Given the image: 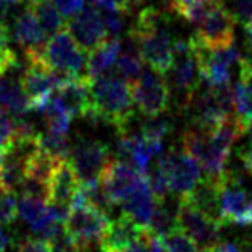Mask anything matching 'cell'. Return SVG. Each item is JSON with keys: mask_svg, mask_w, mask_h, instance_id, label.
<instances>
[{"mask_svg": "<svg viewBox=\"0 0 252 252\" xmlns=\"http://www.w3.org/2000/svg\"><path fill=\"white\" fill-rule=\"evenodd\" d=\"M130 39L137 44L141 57L151 69L167 74L174 63L177 39L164 11L155 7H145L130 29Z\"/></svg>", "mask_w": 252, "mask_h": 252, "instance_id": "cell-1", "label": "cell"}, {"mask_svg": "<svg viewBox=\"0 0 252 252\" xmlns=\"http://www.w3.org/2000/svg\"><path fill=\"white\" fill-rule=\"evenodd\" d=\"M132 84L118 72L92 79V113L89 118L113 124L116 130L126 132L133 119Z\"/></svg>", "mask_w": 252, "mask_h": 252, "instance_id": "cell-2", "label": "cell"}, {"mask_svg": "<svg viewBox=\"0 0 252 252\" xmlns=\"http://www.w3.org/2000/svg\"><path fill=\"white\" fill-rule=\"evenodd\" d=\"M182 108L193 127L212 130L235 111V90L230 84L211 85L201 81Z\"/></svg>", "mask_w": 252, "mask_h": 252, "instance_id": "cell-3", "label": "cell"}, {"mask_svg": "<svg viewBox=\"0 0 252 252\" xmlns=\"http://www.w3.org/2000/svg\"><path fill=\"white\" fill-rule=\"evenodd\" d=\"M87 55L89 53L77 44L66 28L50 37L40 58L55 71L64 72L71 77H81L87 76L82 74V71L87 66Z\"/></svg>", "mask_w": 252, "mask_h": 252, "instance_id": "cell-4", "label": "cell"}, {"mask_svg": "<svg viewBox=\"0 0 252 252\" xmlns=\"http://www.w3.org/2000/svg\"><path fill=\"white\" fill-rule=\"evenodd\" d=\"M135 106L146 118H159L167 111L170 101V85L164 74L148 69L132 84Z\"/></svg>", "mask_w": 252, "mask_h": 252, "instance_id": "cell-5", "label": "cell"}, {"mask_svg": "<svg viewBox=\"0 0 252 252\" xmlns=\"http://www.w3.org/2000/svg\"><path fill=\"white\" fill-rule=\"evenodd\" d=\"M159 161H161L165 175H167L170 194H175L178 198L188 196L202 178L201 165L183 148H172L165 155L162 153L159 156Z\"/></svg>", "mask_w": 252, "mask_h": 252, "instance_id": "cell-6", "label": "cell"}, {"mask_svg": "<svg viewBox=\"0 0 252 252\" xmlns=\"http://www.w3.org/2000/svg\"><path fill=\"white\" fill-rule=\"evenodd\" d=\"M169 85L177 95L183 96L182 106L188 100V96L193 94V90L201 82L198 63L191 47V42L177 39L174 50V63L169 69Z\"/></svg>", "mask_w": 252, "mask_h": 252, "instance_id": "cell-7", "label": "cell"}, {"mask_svg": "<svg viewBox=\"0 0 252 252\" xmlns=\"http://www.w3.org/2000/svg\"><path fill=\"white\" fill-rule=\"evenodd\" d=\"M220 217L223 225H252V201L241 187V177L228 170L222 183Z\"/></svg>", "mask_w": 252, "mask_h": 252, "instance_id": "cell-8", "label": "cell"}, {"mask_svg": "<svg viewBox=\"0 0 252 252\" xmlns=\"http://www.w3.org/2000/svg\"><path fill=\"white\" fill-rule=\"evenodd\" d=\"M108 225V214L89 204L72 207L64 223L67 233L76 239L82 249H89L92 244L100 241Z\"/></svg>", "mask_w": 252, "mask_h": 252, "instance_id": "cell-9", "label": "cell"}, {"mask_svg": "<svg viewBox=\"0 0 252 252\" xmlns=\"http://www.w3.org/2000/svg\"><path fill=\"white\" fill-rule=\"evenodd\" d=\"M178 226L191 236L201 251H209L220 243L222 222L211 219L187 199L178 201Z\"/></svg>", "mask_w": 252, "mask_h": 252, "instance_id": "cell-10", "label": "cell"}, {"mask_svg": "<svg viewBox=\"0 0 252 252\" xmlns=\"http://www.w3.org/2000/svg\"><path fill=\"white\" fill-rule=\"evenodd\" d=\"M236 21L233 11L226 8L223 2H220L198 26L194 37L209 48L231 45L235 40Z\"/></svg>", "mask_w": 252, "mask_h": 252, "instance_id": "cell-11", "label": "cell"}, {"mask_svg": "<svg viewBox=\"0 0 252 252\" xmlns=\"http://www.w3.org/2000/svg\"><path fill=\"white\" fill-rule=\"evenodd\" d=\"M143 174L133 167V165L127 164L121 159H109L108 164L100 174V183L104 188V191L109 196L114 204H122L138 183L143 180Z\"/></svg>", "mask_w": 252, "mask_h": 252, "instance_id": "cell-12", "label": "cell"}, {"mask_svg": "<svg viewBox=\"0 0 252 252\" xmlns=\"http://www.w3.org/2000/svg\"><path fill=\"white\" fill-rule=\"evenodd\" d=\"M69 161L82 182L98 180L101 170L109 161V150L98 140L82 138L76 146H72Z\"/></svg>", "mask_w": 252, "mask_h": 252, "instance_id": "cell-13", "label": "cell"}, {"mask_svg": "<svg viewBox=\"0 0 252 252\" xmlns=\"http://www.w3.org/2000/svg\"><path fill=\"white\" fill-rule=\"evenodd\" d=\"M67 31L87 53L103 44L109 35L103 15L94 5L84 7L82 11H79L76 16H72V20L67 24Z\"/></svg>", "mask_w": 252, "mask_h": 252, "instance_id": "cell-14", "label": "cell"}, {"mask_svg": "<svg viewBox=\"0 0 252 252\" xmlns=\"http://www.w3.org/2000/svg\"><path fill=\"white\" fill-rule=\"evenodd\" d=\"M81 177L69 159H61L50 178V183H48V191H50L48 202L71 211L79 189H81Z\"/></svg>", "mask_w": 252, "mask_h": 252, "instance_id": "cell-15", "label": "cell"}, {"mask_svg": "<svg viewBox=\"0 0 252 252\" xmlns=\"http://www.w3.org/2000/svg\"><path fill=\"white\" fill-rule=\"evenodd\" d=\"M146 233H148V228L137 223L128 215L122 214L121 217L109 222L106 231L98 241V246L101 252H121L140 241Z\"/></svg>", "mask_w": 252, "mask_h": 252, "instance_id": "cell-16", "label": "cell"}, {"mask_svg": "<svg viewBox=\"0 0 252 252\" xmlns=\"http://www.w3.org/2000/svg\"><path fill=\"white\" fill-rule=\"evenodd\" d=\"M58 101L72 118H89L92 113V79L74 77L57 90Z\"/></svg>", "mask_w": 252, "mask_h": 252, "instance_id": "cell-17", "label": "cell"}, {"mask_svg": "<svg viewBox=\"0 0 252 252\" xmlns=\"http://www.w3.org/2000/svg\"><path fill=\"white\" fill-rule=\"evenodd\" d=\"M13 37L26 55H42L47 44V34L29 7L18 13L13 21Z\"/></svg>", "mask_w": 252, "mask_h": 252, "instance_id": "cell-18", "label": "cell"}, {"mask_svg": "<svg viewBox=\"0 0 252 252\" xmlns=\"http://www.w3.org/2000/svg\"><path fill=\"white\" fill-rule=\"evenodd\" d=\"M156 196L151 191V188L148 185V180L143 177V180L138 183V187L128 194V198L122 202V214L128 215L130 219H133L135 222L140 223L141 226L148 228L156 209Z\"/></svg>", "mask_w": 252, "mask_h": 252, "instance_id": "cell-19", "label": "cell"}, {"mask_svg": "<svg viewBox=\"0 0 252 252\" xmlns=\"http://www.w3.org/2000/svg\"><path fill=\"white\" fill-rule=\"evenodd\" d=\"M222 183H223V178L222 180H215V178L204 175L199 180L198 185L194 187L193 191L182 199H187L188 202H191L194 207H198L201 212H204L211 219H215V220H219V222H222V217H220Z\"/></svg>", "mask_w": 252, "mask_h": 252, "instance_id": "cell-20", "label": "cell"}, {"mask_svg": "<svg viewBox=\"0 0 252 252\" xmlns=\"http://www.w3.org/2000/svg\"><path fill=\"white\" fill-rule=\"evenodd\" d=\"M13 72L10 71L0 76V108L18 118L31 111V100L23 89L21 74L15 77Z\"/></svg>", "mask_w": 252, "mask_h": 252, "instance_id": "cell-21", "label": "cell"}, {"mask_svg": "<svg viewBox=\"0 0 252 252\" xmlns=\"http://www.w3.org/2000/svg\"><path fill=\"white\" fill-rule=\"evenodd\" d=\"M121 50L122 42L119 40V37H108L103 44H100L87 55L85 74L90 79H96L111 72V69L118 63Z\"/></svg>", "mask_w": 252, "mask_h": 252, "instance_id": "cell-22", "label": "cell"}, {"mask_svg": "<svg viewBox=\"0 0 252 252\" xmlns=\"http://www.w3.org/2000/svg\"><path fill=\"white\" fill-rule=\"evenodd\" d=\"M29 8L37 18L47 37H53L55 34L67 28L64 16L61 15V11L53 3V0H34V2H29Z\"/></svg>", "mask_w": 252, "mask_h": 252, "instance_id": "cell-23", "label": "cell"}, {"mask_svg": "<svg viewBox=\"0 0 252 252\" xmlns=\"http://www.w3.org/2000/svg\"><path fill=\"white\" fill-rule=\"evenodd\" d=\"M116 69H118L116 72H118L119 76H122L130 84H133L145 72V60L141 57L138 47L133 40L130 45H127V47L122 45L118 63H116Z\"/></svg>", "mask_w": 252, "mask_h": 252, "instance_id": "cell-24", "label": "cell"}, {"mask_svg": "<svg viewBox=\"0 0 252 252\" xmlns=\"http://www.w3.org/2000/svg\"><path fill=\"white\" fill-rule=\"evenodd\" d=\"M60 161L61 159L53 158L44 150L37 148L26 159V178L42 183H50V178Z\"/></svg>", "mask_w": 252, "mask_h": 252, "instance_id": "cell-25", "label": "cell"}, {"mask_svg": "<svg viewBox=\"0 0 252 252\" xmlns=\"http://www.w3.org/2000/svg\"><path fill=\"white\" fill-rule=\"evenodd\" d=\"M177 228H180L178 226V204L175 207H172L167 202V198L158 199L148 230L162 238Z\"/></svg>", "mask_w": 252, "mask_h": 252, "instance_id": "cell-26", "label": "cell"}, {"mask_svg": "<svg viewBox=\"0 0 252 252\" xmlns=\"http://www.w3.org/2000/svg\"><path fill=\"white\" fill-rule=\"evenodd\" d=\"M39 113L44 116L47 130L67 133V128H69V126H71L72 116L63 108V104L58 101L57 96H52L50 100L42 106V109Z\"/></svg>", "mask_w": 252, "mask_h": 252, "instance_id": "cell-27", "label": "cell"}, {"mask_svg": "<svg viewBox=\"0 0 252 252\" xmlns=\"http://www.w3.org/2000/svg\"><path fill=\"white\" fill-rule=\"evenodd\" d=\"M39 148L57 159H69L72 146L66 133L52 132L45 128L39 133Z\"/></svg>", "mask_w": 252, "mask_h": 252, "instance_id": "cell-28", "label": "cell"}, {"mask_svg": "<svg viewBox=\"0 0 252 252\" xmlns=\"http://www.w3.org/2000/svg\"><path fill=\"white\" fill-rule=\"evenodd\" d=\"M161 238V236H159ZM167 252H202L198 243L185 233L182 228L170 231L169 235L161 238Z\"/></svg>", "mask_w": 252, "mask_h": 252, "instance_id": "cell-29", "label": "cell"}, {"mask_svg": "<svg viewBox=\"0 0 252 252\" xmlns=\"http://www.w3.org/2000/svg\"><path fill=\"white\" fill-rule=\"evenodd\" d=\"M48 248L52 252H82L84 249L79 246V243L67 233L66 226H61L53 235L47 239Z\"/></svg>", "mask_w": 252, "mask_h": 252, "instance_id": "cell-30", "label": "cell"}, {"mask_svg": "<svg viewBox=\"0 0 252 252\" xmlns=\"http://www.w3.org/2000/svg\"><path fill=\"white\" fill-rule=\"evenodd\" d=\"M18 196L11 191L0 193V225L8 226L18 217Z\"/></svg>", "mask_w": 252, "mask_h": 252, "instance_id": "cell-31", "label": "cell"}, {"mask_svg": "<svg viewBox=\"0 0 252 252\" xmlns=\"http://www.w3.org/2000/svg\"><path fill=\"white\" fill-rule=\"evenodd\" d=\"M140 132L145 138H148V140L164 141V137L170 132V122L165 121V119L151 118V121H148L146 124L141 126Z\"/></svg>", "mask_w": 252, "mask_h": 252, "instance_id": "cell-32", "label": "cell"}, {"mask_svg": "<svg viewBox=\"0 0 252 252\" xmlns=\"http://www.w3.org/2000/svg\"><path fill=\"white\" fill-rule=\"evenodd\" d=\"M16 132V119L3 108H0V146L3 151L13 143Z\"/></svg>", "mask_w": 252, "mask_h": 252, "instance_id": "cell-33", "label": "cell"}, {"mask_svg": "<svg viewBox=\"0 0 252 252\" xmlns=\"http://www.w3.org/2000/svg\"><path fill=\"white\" fill-rule=\"evenodd\" d=\"M101 15H103L104 24H106L109 37H119V34L126 28V16H127L126 11L114 10V11H104Z\"/></svg>", "mask_w": 252, "mask_h": 252, "instance_id": "cell-34", "label": "cell"}, {"mask_svg": "<svg viewBox=\"0 0 252 252\" xmlns=\"http://www.w3.org/2000/svg\"><path fill=\"white\" fill-rule=\"evenodd\" d=\"M53 3L57 5V8L64 18H72L84 10L85 0H53Z\"/></svg>", "mask_w": 252, "mask_h": 252, "instance_id": "cell-35", "label": "cell"}, {"mask_svg": "<svg viewBox=\"0 0 252 252\" xmlns=\"http://www.w3.org/2000/svg\"><path fill=\"white\" fill-rule=\"evenodd\" d=\"M231 11L238 21L246 24L252 16V0H233Z\"/></svg>", "mask_w": 252, "mask_h": 252, "instance_id": "cell-36", "label": "cell"}, {"mask_svg": "<svg viewBox=\"0 0 252 252\" xmlns=\"http://www.w3.org/2000/svg\"><path fill=\"white\" fill-rule=\"evenodd\" d=\"M18 252H52L50 248H48V243L45 239L40 238H28L20 244L18 248Z\"/></svg>", "mask_w": 252, "mask_h": 252, "instance_id": "cell-37", "label": "cell"}, {"mask_svg": "<svg viewBox=\"0 0 252 252\" xmlns=\"http://www.w3.org/2000/svg\"><path fill=\"white\" fill-rule=\"evenodd\" d=\"M148 238H150V230L148 233L140 239V241H137L135 244L128 246L127 249L121 251V252H150V243H148Z\"/></svg>", "mask_w": 252, "mask_h": 252, "instance_id": "cell-38", "label": "cell"}, {"mask_svg": "<svg viewBox=\"0 0 252 252\" xmlns=\"http://www.w3.org/2000/svg\"><path fill=\"white\" fill-rule=\"evenodd\" d=\"M206 252H241V248H239V244L236 243H219L217 246H214L212 249H209Z\"/></svg>", "mask_w": 252, "mask_h": 252, "instance_id": "cell-39", "label": "cell"}, {"mask_svg": "<svg viewBox=\"0 0 252 252\" xmlns=\"http://www.w3.org/2000/svg\"><path fill=\"white\" fill-rule=\"evenodd\" d=\"M11 244V235L3 225H0V252H5Z\"/></svg>", "mask_w": 252, "mask_h": 252, "instance_id": "cell-40", "label": "cell"}, {"mask_svg": "<svg viewBox=\"0 0 252 252\" xmlns=\"http://www.w3.org/2000/svg\"><path fill=\"white\" fill-rule=\"evenodd\" d=\"M246 135H248V138H249V146L252 148V122L248 126V130H246Z\"/></svg>", "mask_w": 252, "mask_h": 252, "instance_id": "cell-41", "label": "cell"}, {"mask_svg": "<svg viewBox=\"0 0 252 252\" xmlns=\"http://www.w3.org/2000/svg\"><path fill=\"white\" fill-rule=\"evenodd\" d=\"M2 155H3V148L0 146V159H2Z\"/></svg>", "mask_w": 252, "mask_h": 252, "instance_id": "cell-42", "label": "cell"}, {"mask_svg": "<svg viewBox=\"0 0 252 252\" xmlns=\"http://www.w3.org/2000/svg\"><path fill=\"white\" fill-rule=\"evenodd\" d=\"M135 3H140V2H145V0H133Z\"/></svg>", "mask_w": 252, "mask_h": 252, "instance_id": "cell-43", "label": "cell"}, {"mask_svg": "<svg viewBox=\"0 0 252 252\" xmlns=\"http://www.w3.org/2000/svg\"><path fill=\"white\" fill-rule=\"evenodd\" d=\"M246 58H249V60H252V53H251V57H246Z\"/></svg>", "mask_w": 252, "mask_h": 252, "instance_id": "cell-44", "label": "cell"}, {"mask_svg": "<svg viewBox=\"0 0 252 252\" xmlns=\"http://www.w3.org/2000/svg\"><path fill=\"white\" fill-rule=\"evenodd\" d=\"M28 2H34V0H28Z\"/></svg>", "mask_w": 252, "mask_h": 252, "instance_id": "cell-45", "label": "cell"}]
</instances>
